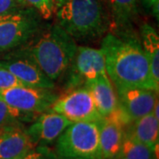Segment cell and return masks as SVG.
I'll return each instance as SVG.
<instances>
[{
  "label": "cell",
  "mask_w": 159,
  "mask_h": 159,
  "mask_svg": "<svg viewBox=\"0 0 159 159\" xmlns=\"http://www.w3.org/2000/svg\"><path fill=\"white\" fill-rule=\"evenodd\" d=\"M122 30L107 34L101 43L109 79L116 89L139 87L158 92L141 41L130 30Z\"/></svg>",
  "instance_id": "cell-1"
},
{
  "label": "cell",
  "mask_w": 159,
  "mask_h": 159,
  "mask_svg": "<svg viewBox=\"0 0 159 159\" xmlns=\"http://www.w3.org/2000/svg\"><path fill=\"white\" fill-rule=\"evenodd\" d=\"M75 40L58 25L53 24L43 32L23 57L31 59L51 80H55L67 69L77 51Z\"/></svg>",
  "instance_id": "cell-2"
},
{
  "label": "cell",
  "mask_w": 159,
  "mask_h": 159,
  "mask_svg": "<svg viewBox=\"0 0 159 159\" xmlns=\"http://www.w3.org/2000/svg\"><path fill=\"white\" fill-rule=\"evenodd\" d=\"M56 14L57 24L75 41L97 39L108 29V18L99 0H66Z\"/></svg>",
  "instance_id": "cell-3"
},
{
  "label": "cell",
  "mask_w": 159,
  "mask_h": 159,
  "mask_svg": "<svg viewBox=\"0 0 159 159\" xmlns=\"http://www.w3.org/2000/svg\"><path fill=\"white\" fill-rule=\"evenodd\" d=\"M58 159H102L97 122H74L58 136Z\"/></svg>",
  "instance_id": "cell-4"
},
{
  "label": "cell",
  "mask_w": 159,
  "mask_h": 159,
  "mask_svg": "<svg viewBox=\"0 0 159 159\" xmlns=\"http://www.w3.org/2000/svg\"><path fill=\"white\" fill-rule=\"evenodd\" d=\"M38 12L21 7L0 16V52L26 43L38 33L41 21Z\"/></svg>",
  "instance_id": "cell-5"
},
{
  "label": "cell",
  "mask_w": 159,
  "mask_h": 159,
  "mask_svg": "<svg viewBox=\"0 0 159 159\" xmlns=\"http://www.w3.org/2000/svg\"><path fill=\"white\" fill-rule=\"evenodd\" d=\"M116 113L124 126L153 111L158 102V92L145 88H117Z\"/></svg>",
  "instance_id": "cell-6"
},
{
  "label": "cell",
  "mask_w": 159,
  "mask_h": 159,
  "mask_svg": "<svg viewBox=\"0 0 159 159\" xmlns=\"http://www.w3.org/2000/svg\"><path fill=\"white\" fill-rule=\"evenodd\" d=\"M51 111L74 122H98L102 117L97 111L90 91L86 87L70 91L53 102Z\"/></svg>",
  "instance_id": "cell-7"
},
{
  "label": "cell",
  "mask_w": 159,
  "mask_h": 159,
  "mask_svg": "<svg viewBox=\"0 0 159 159\" xmlns=\"http://www.w3.org/2000/svg\"><path fill=\"white\" fill-rule=\"evenodd\" d=\"M57 94L49 89L16 86L0 90V100L25 112L43 113L57 99Z\"/></svg>",
  "instance_id": "cell-8"
},
{
  "label": "cell",
  "mask_w": 159,
  "mask_h": 159,
  "mask_svg": "<svg viewBox=\"0 0 159 159\" xmlns=\"http://www.w3.org/2000/svg\"><path fill=\"white\" fill-rule=\"evenodd\" d=\"M0 66L10 71L25 86L49 89H52L55 86L54 81L28 57L19 56L8 60H3L0 61Z\"/></svg>",
  "instance_id": "cell-9"
},
{
  "label": "cell",
  "mask_w": 159,
  "mask_h": 159,
  "mask_svg": "<svg viewBox=\"0 0 159 159\" xmlns=\"http://www.w3.org/2000/svg\"><path fill=\"white\" fill-rule=\"evenodd\" d=\"M72 122L53 111H44L35 118L27 131L33 144L50 143L55 141Z\"/></svg>",
  "instance_id": "cell-10"
},
{
  "label": "cell",
  "mask_w": 159,
  "mask_h": 159,
  "mask_svg": "<svg viewBox=\"0 0 159 159\" xmlns=\"http://www.w3.org/2000/svg\"><path fill=\"white\" fill-rule=\"evenodd\" d=\"M73 61L75 72L85 81L107 74L104 55L101 48L78 46Z\"/></svg>",
  "instance_id": "cell-11"
},
{
  "label": "cell",
  "mask_w": 159,
  "mask_h": 159,
  "mask_svg": "<svg viewBox=\"0 0 159 159\" xmlns=\"http://www.w3.org/2000/svg\"><path fill=\"white\" fill-rule=\"evenodd\" d=\"M97 124L102 159H112L121 148L125 134L124 125L114 114L102 118Z\"/></svg>",
  "instance_id": "cell-12"
},
{
  "label": "cell",
  "mask_w": 159,
  "mask_h": 159,
  "mask_svg": "<svg viewBox=\"0 0 159 159\" xmlns=\"http://www.w3.org/2000/svg\"><path fill=\"white\" fill-rule=\"evenodd\" d=\"M27 131L20 126H11L0 132V159H15L34 148Z\"/></svg>",
  "instance_id": "cell-13"
},
{
  "label": "cell",
  "mask_w": 159,
  "mask_h": 159,
  "mask_svg": "<svg viewBox=\"0 0 159 159\" xmlns=\"http://www.w3.org/2000/svg\"><path fill=\"white\" fill-rule=\"evenodd\" d=\"M85 87L90 91L97 111L102 118L108 117L118 109V98L108 75H101L85 81Z\"/></svg>",
  "instance_id": "cell-14"
},
{
  "label": "cell",
  "mask_w": 159,
  "mask_h": 159,
  "mask_svg": "<svg viewBox=\"0 0 159 159\" xmlns=\"http://www.w3.org/2000/svg\"><path fill=\"white\" fill-rule=\"evenodd\" d=\"M125 134L152 148L157 153L159 141V119L152 112L132 122Z\"/></svg>",
  "instance_id": "cell-15"
},
{
  "label": "cell",
  "mask_w": 159,
  "mask_h": 159,
  "mask_svg": "<svg viewBox=\"0 0 159 159\" xmlns=\"http://www.w3.org/2000/svg\"><path fill=\"white\" fill-rule=\"evenodd\" d=\"M141 37L143 51L148 58L151 75L155 84L159 87V36L156 29L148 24L141 28Z\"/></svg>",
  "instance_id": "cell-16"
},
{
  "label": "cell",
  "mask_w": 159,
  "mask_h": 159,
  "mask_svg": "<svg viewBox=\"0 0 159 159\" xmlns=\"http://www.w3.org/2000/svg\"><path fill=\"white\" fill-rule=\"evenodd\" d=\"M108 6L115 24L127 29L137 15V0H103Z\"/></svg>",
  "instance_id": "cell-17"
},
{
  "label": "cell",
  "mask_w": 159,
  "mask_h": 159,
  "mask_svg": "<svg viewBox=\"0 0 159 159\" xmlns=\"http://www.w3.org/2000/svg\"><path fill=\"white\" fill-rule=\"evenodd\" d=\"M36 114L25 112L0 100V132L11 126H20L23 122L34 119Z\"/></svg>",
  "instance_id": "cell-18"
},
{
  "label": "cell",
  "mask_w": 159,
  "mask_h": 159,
  "mask_svg": "<svg viewBox=\"0 0 159 159\" xmlns=\"http://www.w3.org/2000/svg\"><path fill=\"white\" fill-rule=\"evenodd\" d=\"M119 154L127 159L156 158V152L152 148L138 142L126 134H124V139Z\"/></svg>",
  "instance_id": "cell-19"
},
{
  "label": "cell",
  "mask_w": 159,
  "mask_h": 159,
  "mask_svg": "<svg viewBox=\"0 0 159 159\" xmlns=\"http://www.w3.org/2000/svg\"><path fill=\"white\" fill-rule=\"evenodd\" d=\"M22 2L25 6L35 10L44 20H50L55 12L51 0H22Z\"/></svg>",
  "instance_id": "cell-20"
},
{
  "label": "cell",
  "mask_w": 159,
  "mask_h": 159,
  "mask_svg": "<svg viewBox=\"0 0 159 159\" xmlns=\"http://www.w3.org/2000/svg\"><path fill=\"white\" fill-rule=\"evenodd\" d=\"M16 86H25L10 71L0 66V90L7 89Z\"/></svg>",
  "instance_id": "cell-21"
},
{
  "label": "cell",
  "mask_w": 159,
  "mask_h": 159,
  "mask_svg": "<svg viewBox=\"0 0 159 159\" xmlns=\"http://www.w3.org/2000/svg\"><path fill=\"white\" fill-rule=\"evenodd\" d=\"M21 7H27L23 4L22 0H0V16Z\"/></svg>",
  "instance_id": "cell-22"
},
{
  "label": "cell",
  "mask_w": 159,
  "mask_h": 159,
  "mask_svg": "<svg viewBox=\"0 0 159 159\" xmlns=\"http://www.w3.org/2000/svg\"><path fill=\"white\" fill-rule=\"evenodd\" d=\"M142 3L148 10H150L154 15L158 19L159 0H142Z\"/></svg>",
  "instance_id": "cell-23"
},
{
  "label": "cell",
  "mask_w": 159,
  "mask_h": 159,
  "mask_svg": "<svg viewBox=\"0 0 159 159\" xmlns=\"http://www.w3.org/2000/svg\"><path fill=\"white\" fill-rule=\"evenodd\" d=\"M20 159H46V157L43 152L35 150L33 148L26 155H24Z\"/></svg>",
  "instance_id": "cell-24"
},
{
  "label": "cell",
  "mask_w": 159,
  "mask_h": 159,
  "mask_svg": "<svg viewBox=\"0 0 159 159\" xmlns=\"http://www.w3.org/2000/svg\"><path fill=\"white\" fill-rule=\"evenodd\" d=\"M66 0H51V4L53 5V7H54V11L56 12L57 9L62 6L63 4L66 2Z\"/></svg>",
  "instance_id": "cell-25"
},
{
  "label": "cell",
  "mask_w": 159,
  "mask_h": 159,
  "mask_svg": "<svg viewBox=\"0 0 159 159\" xmlns=\"http://www.w3.org/2000/svg\"><path fill=\"white\" fill-rule=\"evenodd\" d=\"M112 159H127L125 158V157H123V156H121V155H119V154H118L115 157H113Z\"/></svg>",
  "instance_id": "cell-26"
},
{
  "label": "cell",
  "mask_w": 159,
  "mask_h": 159,
  "mask_svg": "<svg viewBox=\"0 0 159 159\" xmlns=\"http://www.w3.org/2000/svg\"><path fill=\"white\" fill-rule=\"evenodd\" d=\"M20 158H21V157H20ZM20 158H15V159H20Z\"/></svg>",
  "instance_id": "cell-27"
}]
</instances>
